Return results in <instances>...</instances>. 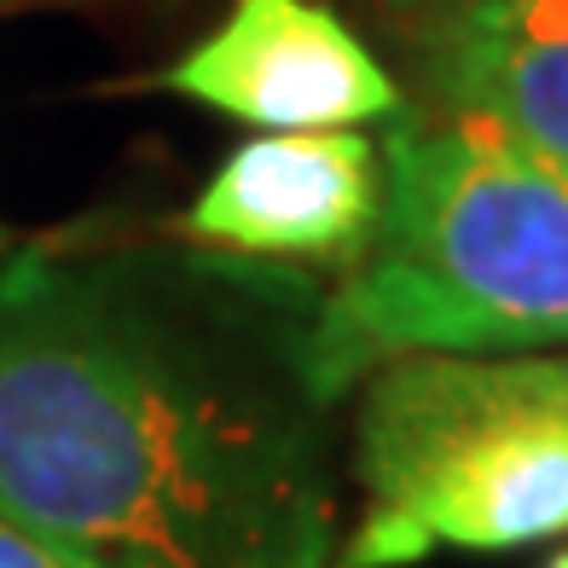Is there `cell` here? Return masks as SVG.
I'll list each match as a JSON object with an SVG mask.
<instances>
[{"label":"cell","instance_id":"6da1fadb","mask_svg":"<svg viewBox=\"0 0 568 568\" xmlns=\"http://www.w3.org/2000/svg\"><path fill=\"white\" fill-rule=\"evenodd\" d=\"M325 284L186 239L0 262V516L64 568H337Z\"/></svg>","mask_w":568,"mask_h":568},{"label":"cell","instance_id":"7a4b0ae2","mask_svg":"<svg viewBox=\"0 0 568 568\" xmlns=\"http://www.w3.org/2000/svg\"><path fill=\"white\" fill-rule=\"evenodd\" d=\"M539 348H568V174L481 122L400 111L377 226L320 296V389L343 406L406 354Z\"/></svg>","mask_w":568,"mask_h":568},{"label":"cell","instance_id":"3957f363","mask_svg":"<svg viewBox=\"0 0 568 568\" xmlns=\"http://www.w3.org/2000/svg\"><path fill=\"white\" fill-rule=\"evenodd\" d=\"M359 516L337 568L499 557L568 534V348L406 354L354 389Z\"/></svg>","mask_w":568,"mask_h":568},{"label":"cell","instance_id":"277c9868","mask_svg":"<svg viewBox=\"0 0 568 568\" xmlns=\"http://www.w3.org/2000/svg\"><path fill=\"white\" fill-rule=\"evenodd\" d=\"M158 88L262 134H325L406 111L383 59L320 0H232Z\"/></svg>","mask_w":568,"mask_h":568},{"label":"cell","instance_id":"5b68a950","mask_svg":"<svg viewBox=\"0 0 568 568\" xmlns=\"http://www.w3.org/2000/svg\"><path fill=\"white\" fill-rule=\"evenodd\" d=\"M383 203V151L359 128L255 134L203 180L174 239L250 262H354Z\"/></svg>","mask_w":568,"mask_h":568},{"label":"cell","instance_id":"8992f818","mask_svg":"<svg viewBox=\"0 0 568 568\" xmlns=\"http://www.w3.org/2000/svg\"><path fill=\"white\" fill-rule=\"evenodd\" d=\"M435 116H464L568 174V0H464L418 23Z\"/></svg>","mask_w":568,"mask_h":568},{"label":"cell","instance_id":"52a82bcc","mask_svg":"<svg viewBox=\"0 0 568 568\" xmlns=\"http://www.w3.org/2000/svg\"><path fill=\"white\" fill-rule=\"evenodd\" d=\"M0 568H64L47 546H36L23 528H12L7 516H0Z\"/></svg>","mask_w":568,"mask_h":568},{"label":"cell","instance_id":"ba28073f","mask_svg":"<svg viewBox=\"0 0 568 568\" xmlns=\"http://www.w3.org/2000/svg\"><path fill=\"white\" fill-rule=\"evenodd\" d=\"M372 7L389 12V18H400V23H429V18H442V12L464 7V0H372Z\"/></svg>","mask_w":568,"mask_h":568},{"label":"cell","instance_id":"9c48e42d","mask_svg":"<svg viewBox=\"0 0 568 568\" xmlns=\"http://www.w3.org/2000/svg\"><path fill=\"white\" fill-rule=\"evenodd\" d=\"M546 568H568V551H557V557H551V562H546Z\"/></svg>","mask_w":568,"mask_h":568}]
</instances>
